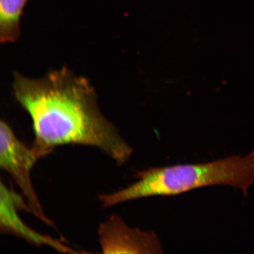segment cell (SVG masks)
Returning <instances> with one entry per match:
<instances>
[{
	"mask_svg": "<svg viewBox=\"0 0 254 254\" xmlns=\"http://www.w3.org/2000/svg\"><path fill=\"white\" fill-rule=\"evenodd\" d=\"M16 101L29 114L34 147L47 155L59 146L99 149L121 166L133 148L101 112L94 88L86 78L66 66L32 79L14 73Z\"/></svg>",
	"mask_w": 254,
	"mask_h": 254,
	"instance_id": "cell-1",
	"label": "cell"
},
{
	"mask_svg": "<svg viewBox=\"0 0 254 254\" xmlns=\"http://www.w3.org/2000/svg\"><path fill=\"white\" fill-rule=\"evenodd\" d=\"M137 182L98 196L103 208L153 196L180 194L212 186L239 189L244 196L254 184V146L246 156L232 155L201 164H179L136 171Z\"/></svg>",
	"mask_w": 254,
	"mask_h": 254,
	"instance_id": "cell-2",
	"label": "cell"
},
{
	"mask_svg": "<svg viewBox=\"0 0 254 254\" xmlns=\"http://www.w3.org/2000/svg\"><path fill=\"white\" fill-rule=\"evenodd\" d=\"M46 156L34 146L28 147L5 122H0V168L10 176L21 190L32 214L50 226L53 222L44 213L31 180V171L40 158Z\"/></svg>",
	"mask_w": 254,
	"mask_h": 254,
	"instance_id": "cell-3",
	"label": "cell"
},
{
	"mask_svg": "<svg viewBox=\"0 0 254 254\" xmlns=\"http://www.w3.org/2000/svg\"><path fill=\"white\" fill-rule=\"evenodd\" d=\"M104 254H162L163 247L156 233L128 226L119 215H113L98 229Z\"/></svg>",
	"mask_w": 254,
	"mask_h": 254,
	"instance_id": "cell-4",
	"label": "cell"
},
{
	"mask_svg": "<svg viewBox=\"0 0 254 254\" xmlns=\"http://www.w3.org/2000/svg\"><path fill=\"white\" fill-rule=\"evenodd\" d=\"M24 197L12 189H9L1 181L0 184V231L2 234L14 235L32 245L46 246L57 252L76 254L81 252L71 249L61 241L38 233L21 220L18 214L20 209L31 212L29 205L24 202Z\"/></svg>",
	"mask_w": 254,
	"mask_h": 254,
	"instance_id": "cell-5",
	"label": "cell"
},
{
	"mask_svg": "<svg viewBox=\"0 0 254 254\" xmlns=\"http://www.w3.org/2000/svg\"><path fill=\"white\" fill-rule=\"evenodd\" d=\"M27 0H0V41L14 43L20 36V21Z\"/></svg>",
	"mask_w": 254,
	"mask_h": 254,
	"instance_id": "cell-6",
	"label": "cell"
}]
</instances>
